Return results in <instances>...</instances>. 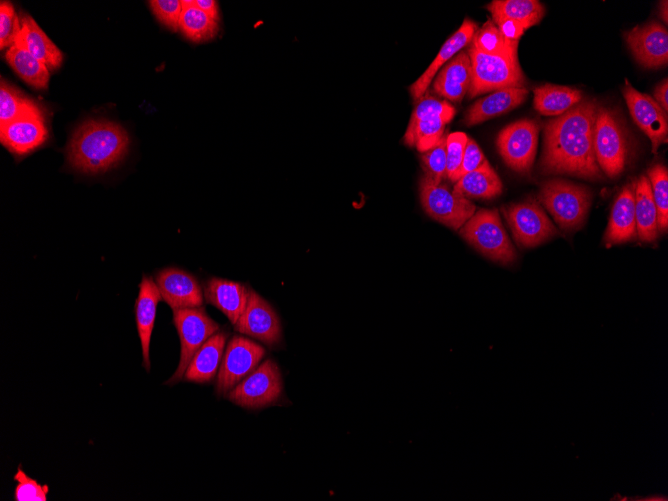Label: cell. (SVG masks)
<instances>
[{
	"mask_svg": "<svg viewBox=\"0 0 668 501\" xmlns=\"http://www.w3.org/2000/svg\"><path fill=\"white\" fill-rule=\"evenodd\" d=\"M599 105L582 99L544 127L543 173L569 174L591 180L602 178L596 161L593 135Z\"/></svg>",
	"mask_w": 668,
	"mask_h": 501,
	"instance_id": "cell-1",
	"label": "cell"
},
{
	"mask_svg": "<svg viewBox=\"0 0 668 501\" xmlns=\"http://www.w3.org/2000/svg\"><path fill=\"white\" fill-rule=\"evenodd\" d=\"M129 137L118 124L104 120H87L72 134L67 158L76 170L97 174L116 166L127 153Z\"/></svg>",
	"mask_w": 668,
	"mask_h": 501,
	"instance_id": "cell-2",
	"label": "cell"
},
{
	"mask_svg": "<svg viewBox=\"0 0 668 501\" xmlns=\"http://www.w3.org/2000/svg\"><path fill=\"white\" fill-rule=\"evenodd\" d=\"M591 192L583 185L562 179L548 180L542 184L538 200L563 230L579 228L586 219Z\"/></svg>",
	"mask_w": 668,
	"mask_h": 501,
	"instance_id": "cell-3",
	"label": "cell"
},
{
	"mask_svg": "<svg viewBox=\"0 0 668 501\" xmlns=\"http://www.w3.org/2000/svg\"><path fill=\"white\" fill-rule=\"evenodd\" d=\"M593 147L599 168L610 178L621 174L629 157L627 130L611 109L599 106L594 126Z\"/></svg>",
	"mask_w": 668,
	"mask_h": 501,
	"instance_id": "cell-4",
	"label": "cell"
},
{
	"mask_svg": "<svg viewBox=\"0 0 668 501\" xmlns=\"http://www.w3.org/2000/svg\"><path fill=\"white\" fill-rule=\"evenodd\" d=\"M467 53L471 61L469 98L509 87H525L527 84L518 57L488 55L472 46Z\"/></svg>",
	"mask_w": 668,
	"mask_h": 501,
	"instance_id": "cell-5",
	"label": "cell"
},
{
	"mask_svg": "<svg viewBox=\"0 0 668 501\" xmlns=\"http://www.w3.org/2000/svg\"><path fill=\"white\" fill-rule=\"evenodd\" d=\"M460 235L484 256L501 264L516 259L515 249L497 209H479L460 228Z\"/></svg>",
	"mask_w": 668,
	"mask_h": 501,
	"instance_id": "cell-6",
	"label": "cell"
},
{
	"mask_svg": "<svg viewBox=\"0 0 668 501\" xmlns=\"http://www.w3.org/2000/svg\"><path fill=\"white\" fill-rule=\"evenodd\" d=\"M455 114L454 107L445 100L424 94L416 101L404 141L421 153L434 146L445 133V127Z\"/></svg>",
	"mask_w": 668,
	"mask_h": 501,
	"instance_id": "cell-7",
	"label": "cell"
},
{
	"mask_svg": "<svg viewBox=\"0 0 668 501\" xmlns=\"http://www.w3.org/2000/svg\"><path fill=\"white\" fill-rule=\"evenodd\" d=\"M283 382L276 363L267 359L257 366L225 396L246 409H259L275 404L282 396Z\"/></svg>",
	"mask_w": 668,
	"mask_h": 501,
	"instance_id": "cell-8",
	"label": "cell"
},
{
	"mask_svg": "<svg viewBox=\"0 0 668 501\" xmlns=\"http://www.w3.org/2000/svg\"><path fill=\"white\" fill-rule=\"evenodd\" d=\"M421 204L434 220L458 230L475 213L476 207L447 185L423 176L419 183Z\"/></svg>",
	"mask_w": 668,
	"mask_h": 501,
	"instance_id": "cell-9",
	"label": "cell"
},
{
	"mask_svg": "<svg viewBox=\"0 0 668 501\" xmlns=\"http://www.w3.org/2000/svg\"><path fill=\"white\" fill-rule=\"evenodd\" d=\"M173 323L180 338L181 352L178 367L166 384H175L183 378L194 354L220 328L202 307L173 311Z\"/></svg>",
	"mask_w": 668,
	"mask_h": 501,
	"instance_id": "cell-10",
	"label": "cell"
},
{
	"mask_svg": "<svg viewBox=\"0 0 668 501\" xmlns=\"http://www.w3.org/2000/svg\"><path fill=\"white\" fill-rule=\"evenodd\" d=\"M502 213L515 241L522 247H535L558 234L541 205L531 197L504 206Z\"/></svg>",
	"mask_w": 668,
	"mask_h": 501,
	"instance_id": "cell-11",
	"label": "cell"
},
{
	"mask_svg": "<svg viewBox=\"0 0 668 501\" xmlns=\"http://www.w3.org/2000/svg\"><path fill=\"white\" fill-rule=\"evenodd\" d=\"M265 354L266 350L253 340L243 336H233L225 347L217 373V395L225 396L257 368Z\"/></svg>",
	"mask_w": 668,
	"mask_h": 501,
	"instance_id": "cell-12",
	"label": "cell"
},
{
	"mask_svg": "<svg viewBox=\"0 0 668 501\" xmlns=\"http://www.w3.org/2000/svg\"><path fill=\"white\" fill-rule=\"evenodd\" d=\"M539 124L533 119H521L503 128L496 145L505 163L519 173H528L536 155Z\"/></svg>",
	"mask_w": 668,
	"mask_h": 501,
	"instance_id": "cell-13",
	"label": "cell"
},
{
	"mask_svg": "<svg viewBox=\"0 0 668 501\" xmlns=\"http://www.w3.org/2000/svg\"><path fill=\"white\" fill-rule=\"evenodd\" d=\"M622 94L632 119L648 136L652 144V152L656 153L661 144L667 143V113L652 97L636 90L627 79H625Z\"/></svg>",
	"mask_w": 668,
	"mask_h": 501,
	"instance_id": "cell-14",
	"label": "cell"
},
{
	"mask_svg": "<svg viewBox=\"0 0 668 501\" xmlns=\"http://www.w3.org/2000/svg\"><path fill=\"white\" fill-rule=\"evenodd\" d=\"M235 330L273 347L282 340V328L272 306L254 290L250 289L246 308L236 324Z\"/></svg>",
	"mask_w": 668,
	"mask_h": 501,
	"instance_id": "cell-15",
	"label": "cell"
},
{
	"mask_svg": "<svg viewBox=\"0 0 668 501\" xmlns=\"http://www.w3.org/2000/svg\"><path fill=\"white\" fill-rule=\"evenodd\" d=\"M636 61L646 68H660L668 62V31L657 21L637 25L624 33Z\"/></svg>",
	"mask_w": 668,
	"mask_h": 501,
	"instance_id": "cell-16",
	"label": "cell"
},
{
	"mask_svg": "<svg viewBox=\"0 0 668 501\" xmlns=\"http://www.w3.org/2000/svg\"><path fill=\"white\" fill-rule=\"evenodd\" d=\"M48 137L44 116L37 108L0 126V141L13 154L22 156L40 147Z\"/></svg>",
	"mask_w": 668,
	"mask_h": 501,
	"instance_id": "cell-17",
	"label": "cell"
},
{
	"mask_svg": "<svg viewBox=\"0 0 668 501\" xmlns=\"http://www.w3.org/2000/svg\"><path fill=\"white\" fill-rule=\"evenodd\" d=\"M155 283L164 300L173 311L198 308L203 305V290L197 279L178 268H165L155 277Z\"/></svg>",
	"mask_w": 668,
	"mask_h": 501,
	"instance_id": "cell-18",
	"label": "cell"
},
{
	"mask_svg": "<svg viewBox=\"0 0 668 501\" xmlns=\"http://www.w3.org/2000/svg\"><path fill=\"white\" fill-rule=\"evenodd\" d=\"M162 300L160 291L152 277L143 276L135 303L137 331L142 348V365L150 370V341L156 318L157 305Z\"/></svg>",
	"mask_w": 668,
	"mask_h": 501,
	"instance_id": "cell-19",
	"label": "cell"
},
{
	"mask_svg": "<svg viewBox=\"0 0 668 501\" xmlns=\"http://www.w3.org/2000/svg\"><path fill=\"white\" fill-rule=\"evenodd\" d=\"M249 294L248 286L216 277L210 278L204 287L206 302L218 308L233 325L244 312Z\"/></svg>",
	"mask_w": 668,
	"mask_h": 501,
	"instance_id": "cell-20",
	"label": "cell"
},
{
	"mask_svg": "<svg viewBox=\"0 0 668 501\" xmlns=\"http://www.w3.org/2000/svg\"><path fill=\"white\" fill-rule=\"evenodd\" d=\"M526 87L499 89L475 101L465 113L463 123L473 126L505 114L521 105L528 96Z\"/></svg>",
	"mask_w": 668,
	"mask_h": 501,
	"instance_id": "cell-21",
	"label": "cell"
},
{
	"mask_svg": "<svg viewBox=\"0 0 668 501\" xmlns=\"http://www.w3.org/2000/svg\"><path fill=\"white\" fill-rule=\"evenodd\" d=\"M634 201V184H627L612 206L604 239L606 246L624 243L637 237Z\"/></svg>",
	"mask_w": 668,
	"mask_h": 501,
	"instance_id": "cell-22",
	"label": "cell"
},
{
	"mask_svg": "<svg viewBox=\"0 0 668 501\" xmlns=\"http://www.w3.org/2000/svg\"><path fill=\"white\" fill-rule=\"evenodd\" d=\"M477 29L478 27L475 22L465 19L460 28L445 41L433 62L410 86L409 90L415 101L419 100L426 93L430 83L442 65L471 42Z\"/></svg>",
	"mask_w": 668,
	"mask_h": 501,
	"instance_id": "cell-23",
	"label": "cell"
},
{
	"mask_svg": "<svg viewBox=\"0 0 668 501\" xmlns=\"http://www.w3.org/2000/svg\"><path fill=\"white\" fill-rule=\"evenodd\" d=\"M227 337L223 331L212 335L194 354L183 378L194 383L210 382L219 371Z\"/></svg>",
	"mask_w": 668,
	"mask_h": 501,
	"instance_id": "cell-24",
	"label": "cell"
},
{
	"mask_svg": "<svg viewBox=\"0 0 668 501\" xmlns=\"http://www.w3.org/2000/svg\"><path fill=\"white\" fill-rule=\"evenodd\" d=\"M471 82V61L468 53L459 52L438 73L433 89L442 97L459 102L468 92Z\"/></svg>",
	"mask_w": 668,
	"mask_h": 501,
	"instance_id": "cell-25",
	"label": "cell"
},
{
	"mask_svg": "<svg viewBox=\"0 0 668 501\" xmlns=\"http://www.w3.org/2000/svg\"><path fill=\"white\" fill-rule=\"evenodd\" d=\"M5 58L11 68L27 84L36 89L47 88L50 77L49 69L28 51L18 34L13 44L7 49Z\"/></svg>",
	"mask_w": 668,
	"mask_h": 501,
	"instance_id": "cell-26",
	"label": "cell"
},
{
	"mask_svg": "<svg viewBox=\"0 0 668 501\" xmlns=\"http://www.w3.org/2000/svg\"><path fill=\"white\" fill-rule=\"evenodd\" d=\"M18 35L28 51L46 65L49 70L60 67L63 55L59 48L48 38L34 19L23 14L19 17Z\"/></svg>",
	"mask_w": 668,
	"mask_h": 501,
	"instance_id": "cell-27",
	"label": "cell"
},
{
	"mask_svg": "<svg viewBox=\"0 0 668 501\" xmlns=\"http://www.w3.org/2000/svg\"><path fill=\"white\" fill-rule=\"evenodd\" d=\"M634 200L637 236L643 242H653L659 233L657 210L646 176H641L634 184Z\"/></svg>",
	"mask_w": 668,
	"mask_h": 501,
	"instance_id": "cell-28",
	"label": "cell"
},
{
	"mask_svg": "<svg viewBox=\"0 0 668 501\" xmlns=\"http://www.w3.org/2000/svg\"><path fill=\"white\" fill-rule=\"evenodd\" d=\"M502 182L486 161L478 169L464 174L455 182L453 190L465 198L491 199L501 194Z\"/></svg>",
	"mask_w": 668,
	"mask_h": 501,
	"instance_id": "cell-29",
	"label": "cell"
},
{
	"mask_svg": "<svg viewBox=\"0 0 668 501\" xmlns=\"http://www.w3.org/2000/svg\"><path fill=\"white\" fill-rule=\"evenodd\" d=\"M583 99L579 89L544 84L534 89V108L545 116H559Z\"/></svg>",
	"mask_w": 668,
	"mask_h": 501,
	"instance_id": "cell-30",
	"label": "cell"
},
{
	"mask_svg": "<svg viewBox=\"0 0 668 501\" xmlns=\"http://www.w3.org/2000/svg\"><path fill=\"white\" fill-rule=\"evenodd\" d=\"M486 8L492 21L511 19L522 24L525 30L537 25L545 15L543 4L537 0H494Z\"/></svg>",
	"mask_w": 668,
	"mask_h": 501,
	"instance_id": "cell-31",
	"label": "cell"
},
{
	"mask_svg": "<svg viewBox=\"0 0 668 501\" xmlns=\"http://www.w3.org/2000/svg\"><path fill=\"white\" fill-rule=\"evenodd\" d=\"M471 43V46L475 50L484 54L502 57H518V44H512L506 41L492 19H488L476 30Z\"/></svg>",
	"mask_w": 668,
	"mask_h": 501,
	"instance_id": "cell-32",
	"label": "cell"
},
{
	"mask_svg": "<svg viewBox=\"0 0 668 501\" xmlns=\"http://www.w3.org/2000/svg\"><path fill=\"white\" fill-rule=\"evenodd\" d=\"M217 21L194 5L183 9L179 28L189 40L199 43L216 36L219 29Z\"/></svg>",
	"mask_w": 668,
	"mask_h": 501,
	"instance_id": "cell-33",
	"label": "cell"
},
{
	"mask_svg": "<svg viewBox=\"0 0 668 501\" xmlns=\"http://www.w3.org/2000/svg\"><path fill=\"white\" fill-rule=\"evenodd\" d=\"M653 200L657 210L658 232L667 231L668 227V171L662 164H656L648 170Z\"/></svg>",
	"mask_w": 668,
	"mask_h": 501,
	"instance_id": "cell-34",
	"label": "cell"
},
{
	"mask_svg": "<svg viewBox=\"0 0 668 501\" xmlns=\"http://www.w3.org/2000/svg\"><path fill=\"white\" fill-rule=\"evenodd\" d=\"M39 108L32 100L24 97L13 86L1 80L0 85V126L6 125L19 116Z\"/></svg>",
	"mask_w": 668,
	"mask_h": 501,
	"instance_id": "cell-35",
	"label": "cell"
},
{
	"mask_svg": "<svg viewBox=\"0 0 668 501\" xmlns=\"http://www.w3.org/2000/svg\"><path fill=\"white\" fill-rule=\"evenodd\" d=\"M445 134L430 149L421 153L422 167L425 176L435 183H440L446 176V140Z\"/></svg>",
	"mask_w": 668,
	"mask_h": 501,
	"instance_id": "cell-36",
	"label": "cell"
},
{
	"mask_svg": "<svg viewBox=\"0 0 668 501\" xmlns=\"http://www.w3.org/2000/svg\"><path fill=\"white\" fill-rule=\"evenodd\" d=\"M468 136L463 132H453L446 140V177L455 183L459 180L465 146Z\"/></svg>",
	"mask_w": 668,
	"mask_h": 501,
	"instance_id": "cell-37",
	"label": "cell"
},
{
	"mask_svg": "<svg viewBox=\"0 0 668 501\" xmlns=\"http://www.w3.org/2000/svg\"><path fill=\"white\" fill-rule=\"evenodd\" d=\"M17 481L14 498L16 501H46L49 487L41 485L18 467L14 475Z\"/></svg>",
	"mask_w": 668,
	"mask_h": 501,
	"instance_id": "cell-38",
	"label": "cell"
},
{
	"mask_svg": "<svg viewBox=\"0 0 668 501\" xmlns=\"http://www.w3.org/2000/svg\"><path fill=\"white\" fill-rule=\"evenodd\" d=\"M20 30L19 17L16 15L13 5L8 1L0 4V47H10Z\"/></svg>",
	"mask_w": 668,
	"mask_h": 501,
	"instance_id": "cell-39",
	"label": "cell"
},
{
	"mask_svg": "<svg viewBox=\"0 0 668 501\" xmlns=\"http://www.w3.org/2000/svg\"><path fill=\"white\" fill-rule=\"evenodd\" d=\"M150 7L157 19L166 27L177 30L182 14L181 1L178 0H152Z\"/></svg>",
	"mask_w": 668,
	"mask_h": 501,
	"instance_id": "cell-40",
	"label": "cell"
},
{
	"mask_svg": "<svg viewBox=\"0 0 668 501\" xmlns=\"http://www.w3.org/2000/svg\"><path fill=\"white\" fill-rule=\"evenodd\" d=\"M486 158L484 157L483 152L481 151L478 144L472 139H467V143L464 150V155L462 159V164L459 172V179L466 173L474 171L481 167L485 162Z\"/></svg>",
	"mask_w": 668,
	"mask_h": 501,
	"instance_id": "cell-41",
	"label": "cell"
},
{
	"mask_svg": "<svg viewBox=\"0 0 668 501\" xmlns=\"http://www.w3.org/2000/svg\"><path fill=\"white\" fill-rule=\"evenodd\" d=\"M506 41L518 44L519 39L525 32L522 24L511 19H499L493 21Z\"/></svg>",
	"mask_w": 668,
	"mask_h": 501,
	"instance_id": "cell-42",
	"label": "cell"
},
{
	"mask_svg": "<svg viewBox=\"0 0 668 501\" xmlns=\"http://www.w3.org/2000/svg\"><path fill=\"white\" fill-rule=\"evenodd\" d=\"M654 100L667 113L668 112V80L663 79L653 91Z\"/></svg>",
	"mask_w": 668,
	"mask_h": 501,
	"instance_id": "cell-43",
	"label": "cell"
},
{
	"mask_svg": "<svg viewBox=\"0 0 668 501\" xmlns=\"http://www.w3.org/2000/svg\"><path fill=\"white\" fill-rule=\"evenodd\" d=\"M195 6L215 20L219 18L218 4L213 0H195Z\"/></svg>",
	"mask_w": 668,
	"mask_h": 501,
	"instance_id": "cell-44",
	"label": "cell"
},
{
	"mask_svg": "<svg viewBox=\"0 0 668 501\" xmlns=\"http://www.w3.org/2000/svg\"><path fill=\"white\" fill-rule=\"evenodd\" d=\"M667 10H668V3H667V1H661V2H660L659 13H660L661 18L663 19V21H664L665 23H667V21H668V20H667V19H668V12H667Z\"/></svg>",
	"mask_w": 668,
	"mask_h": 501,
	"instance_id": "cell-45",
	"label": "cell"
},
{
	"mask_svg": "<svg viewBox=\"0 0 668 501\" xmlns=\"http://www.w3.org/2000/svg\"><path fill=\"white\" fill-rule=\"evenodd\" d=\"M182 9H187L195 5L194 0H182L181 1Z\"/></svg>",
	"mask_w": 668,
	"mask_h": 501,
	"instance_id": "cell-46",
	"label": "cell"
}]
</instances>
